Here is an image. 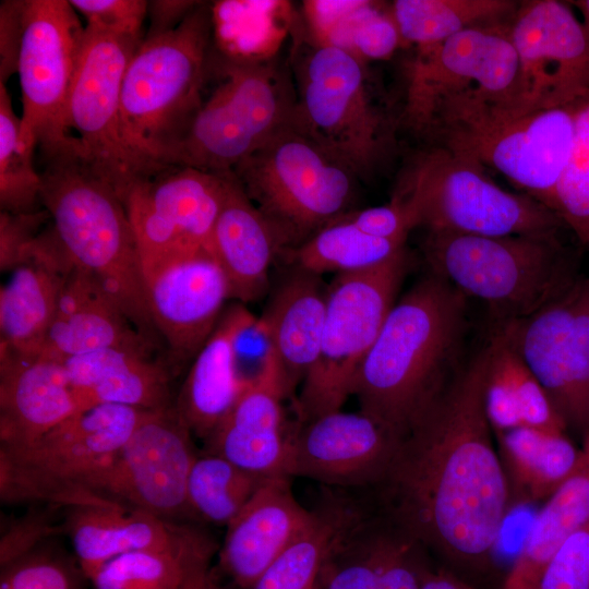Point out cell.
Returning <instances> with one entry per match:
<instances>
[{
	"mask_svg": "<svg viewBox=\"0 0 589 589\" xmlns=\"http://www.w3.org/2000/svg\"><path fill=\"white\" fill-rule=\"evenodd\" d=\"M483 345L399 436L382 480L365 490L396 526L460 566H481L512 501L483 400Z\"/></svg>",
	"mask_w": 589,
	"mask_h": 589,
	"instance_id": "cell-1",
	"label": "cell"
},
{
	"mask_svg": "<svg viewBox=\"0 0 589 589\" xmlns=\"http://www.w3.org/2000/svg\"><path fill=\"white\" fill-rule=\"evenodd\" d=\"M467 298L433 273L390 310L356 375L360 410L400 436L465 363Z\"/></svg>",
	"mask_w": 589,
	"mask_h": 589,
	"instance_id": "cell-2",
	"label": "cell"
},
{
	"mask_svg": "<svg viewBox=\"0 0 589 589\" xmlns=\"http://www.w3.org/2000/svg\"><path fill=\"white\" fill-rule=\"evenodd\" d=\"M40 157L41 205L70 257L94 276L135 328L163 350L122 195L93 165L67 148L41 152Z\"/></svg>",
	"mask_w": 589,
	"mask_h": 589,
	"instance_id": "cell-3",
	"label": "cell"
},
{
	"mask_svg": "<svg viewBox=\"0 0 589 589\" xmlns=\"http://www.w3.org/2000/svg\"><path fill=\"white\" fill-rule=\"evenodd\" d=\"M212 48V9L201 2L176 29L144 38L131 58L120 131L141 177L171 165L202 104Z\"/></svg>",
	"mask_w": 589,
	"mask_h": 589,
	"instance_id": "cell-4",
	"label": "cell"
},
{
	"mask_svg": "<svg viewBox=\"0 0 589 589\" xmlns=\"http://www.w3.org/2000/svg\"><path fill=\"white\" fill-rule=\"evenodd\" d=\"M582 100L521 112L476 97H455L435 110L422 137L501 173L555 212L556 190L570 157Z\"/></svg>",
	"mask_w": 589,
	"mask_h": 589,
	"instance_id": "cell-5",
	"label": "cell"
},
{
	"mask_svg": "<svg viewBox=\"0 0 589 589\" xmlns=\"http://www.w3.org/2000/svg\"><path fill=\"white\" fill-rule=\"evenodd\" d=\"M430 272L483 303L493 323L527 316L578 277L557 235L467 236L426 232Z\"/></svg>",
	"mask_w": 589,
	"mask_h": 589,
	"instance_id": "cell-6",
	"label": "cell"
},
{
	"mask_svg": "<svg viewBox=\"0 0 589 589\" xmlns=\"http://www.w3.org/2000/svg\"><path fill=\"white\" fill-rule=\"evenodd\" d=\"M231 172L277 233L284 253L353 211L359 178L296 119Z\"/></svg>",
	"mask_w": 589,
	"mask_h": 589,
	"instance_id": "cell-7",
	"label": "cell"
},
{
	"mask_svg": "<svg viewBox=\"0 0 589 589\" xmlns=\"http://www.w3.org/2000/svg\"><path fill=\"white\" fill-rule=\"evenodd\" d=\"M203 95L171 165L214 173L230 172L296 116V89L289 73L263 59L235 61L212 48Z\"/></svg>",
	"mask_w": 589,
	"mask_h": 589,
	"instance_id": "cell-8",
	"label": "cell"
},
{
	"mask_svg": "<svg viewBox=\"0 0 589 589\" xmlns=\"http://www.w3.org/2000/svg\"><path fill=\"white\" fill-rule=\"evenodd\" d=\"M292 69L296 122L358 178L372 176L394 152L396 124L376 101L366 62L310 39Z\"/></svg>",
	"mask_w": 589,
	"mask_h": 589,
	"instance_id": "cell-9",
	"label": "cell"
},
{
	"mask_svg": "<svg viewBox=\"0 0 589 589\" xmlns=\"http://www.w3.org/2000/svg\"><path fill=\"white\" fill-rule=\"evenodd\" d=\"M395 197L409 207L416 228L432 233L544 236L564 226L548 206L504 190L481 166L441 146L416 158Z\"/></svg>",
	"mask_w": 589,
	"mask_h": 589,
	"instance_id": "cell-10",
	"label": "cell"
},
{
	"mask_svg": "<svg viewBox=\"0 0 589 589\" xmlns=\"http://www.w3.org/2000/svg\"><path fill=\"white\" fill-rule=\"evenodd\" d=\"M407 248L370 269L337 274L327 305L317 359L296 402L299 422L341 410L363 360L375 342L409 271Z\"/></svg>",
	"mask_w": 589,
	"mask_h": 589,
	"instance_id": "cell-11",
	"label": "cell"
},
{
	"mask_svg": "<svg viewBox=\"0 0 589 589\" xmlns=\"http://www.w3.org/2000/svg\"><path fill=\"white\" fill-rule=\"evenodd\" d=\"M509 24L469 28L417 49L407 70L400 124L422 137L435 110L461 96L515 108L518 61Z\"/></svg>",
	"mask_w": 589,
	"mask_h": 589,
	"instance_id": "cell-12",
	"label": "cell"
},
{
	"mask_svg": "<svg viewBox=\"0 0 589 589\" xmlns=\"http://www.w3.org/2000/svg\"><path fill=\"white\" fill-rule=\"evenodd\" d=\"M143 40L85 26L62 118V142L57 146L87 160L122 197L141 177L121 137L120 98L125 70Z\"/></svg>",
	"mask_w": 589,
	"mask_h": 589,
	"instance_id": "cell-13",
	"label": "cell"
},
{
	"mask_svg": "<svg viewBox=\"0 0 589 589\" xmlns=\"http://www.w3.org/2000/svg\"><path fill=\"white\" fill-rule=\"evenodd\" d=\"M545 389L566 426L589 430V279L533 313L493 323Z\"/></svg>",
	"mask_w": 589,
	"mask_h": 589,
	"instance_id": "cell-14",
	"label": "cell"
},
{
	"mask_svg": "<svg viewBox=\"0 0 589 589\" xmlns=\"http://www.w3.org/2000/svg\"><path fill=\"white\" fill-rule=\"evenodd\" d=\"M225 182L226 172L169 165L131 183L123 201L144 275L208 248Z\"/></svg>",
	"mask_w": 589,
	"mask_h": 589,
	"instance_id": "cell-15",
	"label": "cell"
},
{
	"mask_svg": "<svg viewBox=\"0 0 589 589\" xmlns=\"http://www.w3.org/2000/svg\"><path fill=\"white\" fill-rule=\"evenodd\" d=\"M192 435L175 404L152 410L85 484L123 506L164 519L188 512V479L197 457Z\"/></svg>",
	"mask_w": 589,
	"mask_h": 589,
	"instance_id": "cell-16",
	"label": "cell"
},
{
	"mask_svg": "<svg viewBox=\"0 0 589 589\" xmlns=\"http://www.w3.org/2000/svg\"><path fill=\"white\" fill-rule=\"evenodd\" d=\"M85 26L65 0H26L17 74L22 137L39 151L62 142V118L82 52Z\"/></svg>",
	"mask_w": 589,
	"mask_h": 589,
	"instance_id": "cell-17",
	"label": "cell"
},
{
	"mask_svg": "<svg viewBox=\"0 0 589 589\" xmlns=\"http://www.w3.org/2000/svg\"><path fill=\"white\" fill-rule=\"evenodd\" d=\"M509 37L518 61L516 110L557 108L589 96V40L568 3L519 2Z\"/></svg>",
	"mask_w": 589,
	"mask_h": 589,
	"instance_id": "cell-18",
	"label": "cell"
},
{
	"mask_svg": "<svg viewBox=\"0 0 589 589\" xmlns=\"http://www.w3.org/2000/svg\"><path fill=\"white\" fill-rule=\"evenodd\" d=\"M338 522L317 589H420L423 548L361 490L337 489Z\"/></svg>",
	"mask_w": 589,
	"mask_h": 589,
	"instance_id": "cell-19",
	"label": "cell"
},
{
	"mask_svg": "<svg viewBox=\"0 0 589 589\" xmlns=\"http://www.w3.org/2000/svg\"><path fill=\"white\" fill-rule=\"evenodd\" d=\"M151 316L173 377L185 370L215 330L230 297L229 283L207 249L145 275Z\"/></svg>",
	"mask_w": 589,
	"mask_h": 589,
	"instance_id": "cell-20",
	"label": "cell"
},
{
	"mask_svg": "<svg viewBox=\"0 0 589 589\" xmlns=\"http://www.w3.org/2000/svg\"><path fill=\"white\" fill-rule=\"evenodd\" d=\"M289 435L287 476L328 488L368 490L384 477L399 436L362 412L341 410L299 422Z\"/></svg>",
	"mask_w": 589,
	"mask_h": 589,
	"instance_id": "cell-21",
	"label": "cell"
},
{
	"mask_svg": "<svg viewBox=\"0 0 589 589\" xmlns=\"http://www.w3.org/2000/svg\"><path fill=\"white\" fill-rule=\"evenodd\" d=\"M74 266L51 220L1 286L0 350L40 353L62 286Z\"/></svg>",
	"mask_w": 589,
	"mask_h": 589,
	"instance_id": "cell-22",
	"label": "cell"
},
{
	"mask_svg": "<svg viewBox=\"0 0 589 589\" xmlns=\"http://www.w3.org/2000/svg\"><path fill=\"white\" fill-rule=\"evenodd\" d=\"M313 510L294 497L289 477L266 478L235 518L219 551V568L240 589L265 569L311 522Z\"/></svg>",
	"mask_w": 589,
	"mask_h": 589,
	"instance_id": "cell-23",
	"label": "cell"
},
{
	"mask_svg": "<svg viewBox=\"0 0 589 589\" xmlns=\"http://www.w3.org/2000/svg\"><path fill=\"white\" fill-rule=\"evenodd\" d=\"M80 411L63 361L0 350L1 446L28 447Z\"/></svg>",
	"mask_w": 589,
	"mask_h": 589,
	"instance_id": "cell-24",
	"label": "cell"
},
{
	"mask_svg": "<svg viewBox=\"0 0 589 589\" xmlns=\"http://www.w3.org/2000/svg\"><path fill=\"white\" fill-rule=\"evenodd\" d=\"M106 348L163 356L160 348L135 328L98 280L75 264L62 286L39 354L63 361Z\"/></svg>",
	"mask_w": 589,
	"mask_h": 589,
	"instance_id": "cell-25",
	"label": "cell"
},
{
	"mask_svg": "<svg viewBox=\"0 0 589 589\" xmlns=\"http://www.w3.org/2000/svg\"><path fill=\"white\" fill-rule=\"evenodd\" d=\"M287 392L278 369L244 388L205 441L208 453L264 478L287 476L289 435L283 400Z\"/></svg>",
	"mask_w": 589,
	"mask_h": 589,
	"instance_id": "cell-26",
	"label": "cell"
},
{
	"mask_svg": "<svg viewBox=\"0 0 589 589\" xmlns=\"http://www.w3.org/2000/svg\"><path fill=\"white\" fill-rule=\"evenodd\" d=\"M151 411L97 405L68 418L28 447L0 448L86 486L87 478L109 461Z\"/></svg>",
	"mask_w": 589,
	"mask_h": 589,
	"instance_id": "cell-27",
	"label": "cell"
},
{
	"mask_svg": "<svg viewBox=\"0 0 589 589\" xmlns=\"http://www.w3.org/2000/svg\"><path fill=\"white\" fill-rule=\"evenodd\" d=\"M207 250L226 274L231 299L240 303L254 302L266 293L271 266L284 253L277 233L231 171L226 172Z\"/></svg>",
	"mask_w": 589,
	"mask_h": 589,
	"instance_id": "cell-28",
	"label": "cell"
},
{
	"mask_svg": "<svg viewBox=\"0 0 589 589\" xmlns=\"http://www.w3.org/2000/svg\"><path fill=\"white\" fill-rule=\"evenodd\" d=\"M63 363L83 410L104 404L158 410L175 404L173 376L160 354L106 348Z\"/></svg>",
	"mask_w": 589,
	"mask_h": 589,
	"instance_id": "cell-29",
	"label": "cell"
},
{
	"mask_svg": "<svg viewBox=\"0 0 589 589\" xmlns=\"http://www.w3.org/2000/svg\"><path fill=\"white\" fill-rule=\"evenodd\" d=\"M291 267L261 315L288 396L302 385L317 359L328 288L320 275Z\"/></svg>",
	"mask_w": 589,
	"mask_h": 589,
	"instance_id": "cell-30",
	"label": "cell"
},
{
	"mask_svg": "<svg viewBox=\"0 0 589 589\" xmlns=\"http://www.w3.org/2000/svg\"><path fill=\"white\" fill-rule=\"evenodd\" d=\"M71 509L65 529L88 578L121 554L179 548L189 528L123 505Z\"/></svg>",
	"mask_w": 589,
	"mask_h": 589,
	"instance_id": "cell-31",
	"label": "cell"
},
{
	"mask_svg": "<svg viewBox=\"0 0 589 589\" xmlns=\"http://www.w3.org/2000/svg\"><path fill=\"white\" fill-rule=\"evenodd\" d=\"M243 303L228 305L215 330L195 356L175 400L192 434L206 441L232 409L245 386L232 357V335Z\"/></svg>",
	"mask_w": 589,
	"mask_h": 589,
	"instance_id": "cell-32",
	"label": "cell"
},
{
	"mask_svg": "<svg viewBox=\"0 0 589 589\" xmlns=\"http://www.w3.org/2000/svg\"><path fill=\"white\" fill-rule=\"evenodd\" d=\"M589 522V430L573 472L533 518L501 589H537L557 548Z\"/></svg>",
	"mask_w": 589,
	"mask_h": 589,
	"instance_id": "cell-33",
	"label": "cell"
},
{
	"mask_svg": "<svg viewBox=\"0 0 589 589\" xmlns=\"http://www.w3.org/2000/svg\"><path fill=\"white\" fill-rule=\"evenodd\" d=\"M508 481L518 501H545L573 472L580 448L565 433L519 426L494 434Z\"/></svg>",
	"mask_w": 589,
	"mask_h": 589,
	"instance_id": "cell-34",
	"label": "cell"
},
{
	"mask_svg": "<svg viewBox=\"0 0 589 589\" xmlns=\"http://www.w3.org/2000/svg\"><path fill=\"white\" fill-rule=\"evenodd\" d=\"M390 11L402 45L417 49L442 43L462 31L512 21L513 0H395Z\"/></svg>",
	"mask_w": 589,
	"mask_h": 589,
	"instance_id": "cell-35",
	"label": "cell"
},
{
	"mask_svg": "<svg viewBox=\"0 0 589 589\" xmlns=\"http://www.w3.org/2000/svg\"><path fill=\"white\" fill-rule=\"evenodd\" d=\"M406 249L405 240L382 239L361 231L346 215L283 256L290 266L322 275L356 273L378 266Z\"/></svg>",
	"mask_w": 589,
	"mask_h": 589,
	"instance_id": "cell-36",
	"label": "cell"
},
{
	"mask_svg": "<svg viewBox=\"0 0 589 589\" xmlns=\"http://www.w3.org/2000/svg\"><path fill=\"white\" fill-rule=\"evenodd\" d=\"M215 549L211 538L189 527L179 548L121 554L89 579L95 589H178L191 562Z\"/></svg>",
	"mask_w": 589,
	"mask_h": 589,
	"instance_id": "cell-37",
	"label": "cell"
},
{
	"mask_svg": "<svg viewBox=\"0 0 589 589\" xmlns=\"http://www.w3.org/2000/svg\"><path fill=\"white\" fill-rule=\"evenodd\" d=\"M338 516L337 490L328 488L313 509V518L308 527L265 569L252 589H313Z\"/></svg>",
	"mask_w": 589,
	"mask_h": 589,
	"instance_id": "cell-38",
	"label": "cell"
},
{
	"mask_svg": "<svg viewBox=\"0 0 589 589\" xmlns=\"http://www.w3.org/2000/svg\"><path fill=\"white\" fill-rule=\"evenodd\" d=\"M265 479L219 455L197 456L187 485L189 510L215 525L227 526Z\"/></svg>",
	"mask_w": 589,
	"mask_h": 589,
	"instance_id": "cell-39",
	"label": "cell"
},
{
	"mask_svg": "<svg viewBox=\"0 0 589 589\" xmlns=\"http://www.w3.org/2000/svg\"><path fill=\"white\" fill-rule=\"evenodd\" d=\"M21 117L0 83V209L12 214L43 208L40 173L34 166L36 146L22 137Z\"/></svg>",
	"mask_w": 589,
	"mask_h": 589,
	"instance_id": "cell-40",
	"label": "cell"
},
{
	"mask_svg": "<svg viewBox=\"0 0 589 589\" xmlns=\"http://www.w3.org/2000/svg\"><path fill=\"white\" fill-rule=\"evenodd\" d=\"M0 498L5 504L46 503L71 508L121 505L0 448Z\"/></svg>",
	"mask_w": 589,
	"mask_h": 589,
	"instance_id": "cell-41",
	"label": "cell"
},
{
	"mask_svg": "<svg viewBox=\"0 0 589 589\" xmlns=\"http://www.w3.org/2000/svg\"><path fill=\"white\" fill-rule=\"evenodd\" d=\"M322 45L349 51L368 63L390 58L402 41L390 5L359 0Z\"/></svg>",
	"mask_w": 589,
	"mask_h": 589,
	"instance_id": "cell-42",
	"label": "cell"
},
{
	"mask_svg": "<svg viewBox=\"0 0 589 589\" xmlns=\"http://www.w3.org/2000/svg\"><path fill=\"white\" fill-rule=\"evenodd\" d=\"M555 212L589 249V96L577 111L573 148L556 190Z\"/></svg>",
	"mask_w": 589,
	"mask_h": 589,
	"instance_id": "cell-43",
	"label": "cell"
},
{
	"mask_svg": "<svg viewBox=\"0 0 589 589\" xmlns=\"http://www.w3.org/2000/svg\"><path fill=\"white\" fill-rule=\"evenodd\" d=\"M231 347L237 375L245 387L278 369L266 324L244 305L232 335Z\"/></svg>",
	"mask_w": 589,
	"mask_h": 589,
	"instance_id": "cell-44",
	"label": "cell"
},
{
	"mask_svg": "<svg viewBox=\"0 0 589 589\" xmlns=\"http://www.w3.org/2000/svg\"><path fill=\"white\" fill-rule=\"evenodd\" d=\"M73 9L84 16L87 27L125 38L144 39L143 24L148 1L143 0H71Z\"/></svg>",
	"mask_w": 589,
	"mask_h": 589,
	"instance_id": "cell-45",
	"label": "cell"
},
{
	"mask_svg": "<svg viewBox=\"0 0 589 589\" xmlns=\"http://www.w3.org/2000/svg\"><path fill=\"white\" fill-rule=\"evenodd\" d=\"M537 589H589V522L557 548Z\"/></svg>",
	"mask_w": 589,
	"mask_h": 589,
	"instance_id": "cell-46",
	"label": "cell"
},
{
	"mask_svg": "<svg viewBox=\"0 0 589 589\" xmlns=\"http://www.w3.org/2000/svg\"><path fill=\"white\" fill-rule=\"evenodd\" d=\"M51 223L46 208L31 213L0 212V269L11 272L37 236Z\"/></svg>",
	"mask_w": 589,
	"mask_h": 589,
	"instance_id": "cell-47",
	"label": "cell"
},
{
	"mask_svg": "<svg viewBox=\"0 0 589 589\" xmlns=\"http://www.w3.org/2000/svg\"><path fill=\"white\" fill-rule=\"evenodd\" d=\"M1 582L9 589H73V578L61 563L27 555L4 567Z\"/></svg>",
	"mask_w": 589,
	"mask_h": 589,
	"instance_id": "cell-48",
	"label": "cell"
},
{
	"mask_svg": "<svg viewBox=\"0 0 589 589\" xmlns=\"http://www.w3.org/2000/svg\"><path fill=\"white\" fill-rule=\"evenodd\" d=\"M361 231L382 239L405 240L416 228L409 207L398 197L385 205L352 211L346 215Z\"/></svg>",
	"mask_w": 589,
	"mask_h": 589,
	"instance_id": "cell-49",
	"label": "cell"
},
{
	"mask_svg": "<svg viewBox=\"0 0 589 589\" xmlns=\"http://www.w3.org/2000/svg\"><path fill=\"white\" fill-rule=\"evenodd\" d=\"M58 532V528L44 512H31L14 520L0 540L2 568L29 555L44 539Z\"/></svg>",
	"mask_w": 589,
	"mask_h": 589,
	"instance_id": "cell-50",
	"label": "cell"
},
{
	"mask_svg": "<svg viewBox=\"0 0 589 589\" xmlns=\"http://www.w3.org/2000/svg\"><path fill=\"white\" fill-rule=\"evenodd\" d=\"M26 0H4L0 3V83L17 73L25 29Z\"/></svg>",
	"mask_w": 589,
	"mask_h": 589,
	"instance_id": "cell-51",
	"label": "cell"
},
{
	"mask_svg": "<svg viewBox=\"0 0 589 589\" xmlns=\"http://www.w3.org/2000/svg\"><path fill=\"white\" fill-rule=\"evenodd\" d=\"M202 1H148V27L144 38L167 34L176 29Z\"/></svg>",
	"mask_w": 589,
	"mask_h": 589,
	"instance_id": "cell-52",
	"label": "cell"
},
{
	"mask_svg": "<svg viewBox=\"0 0 589 589\" xmlns=\"http://www.w3.org/2000/svg\"><path fill=\"white\" fill-rule=\"evenodd\" d=\"M212 556L213 553H208L192 561L178 589H226L211 568Z\"/></svg>",
	"mask_w": 589,
	"mask_h": 589,
	"instance_id": "cell-53",
	"label": "cell"
},
{
	"mask_svg": "<svg viewBox=\"0 0 589 589\" xmlns=\"http://www.w3.org/2000/svg\"><path fill=\"white\" fill-rule=\"evenodd\" d=\"M420 589H476L462 579L443 569L425 567Z\"/></svg>",
	"mask_w": 589,
	"mask_h": 589,
	"instance_id": "cell-54",
	"label": "cell"
},
{
	"mask_svg": "<svg viewBox=\"0 0 589 589\" xmlns=\"http://www.w3.org/2000/svg\"><path fill=\"white\" fill-rule=\"evenodd\" d=\"M569 3H573L581 13V24L589 40V0H576Z\"/></svg>",
	"mask_w": 589,
	"mask_h": 589,
	"instance_id": "cell-55",
	"label": "cell"
},
{
	"mask_svg": "<svg viewBox=\"0 0 589 589\" xmlns=\"http://www.w3.org/2000/svg\"><path fill=\"white\" fill-rule=\"evenodd\" d=\"M0 589H9L4 584H0Z\"/></svg>",
	"mask_w": 589,
	"mask_h": 589,
	"instance_id": "cell-56",
	"label": "cell"
},
{
	"mask_svg": "<svg viewBox=\"0 0 589 589\" xmlns=\"http://www.w3.org/2000/svg\"><path fill=\"white\" fill-rule=\"evenodd\" d=\"M313 589H317V587L315 586Z\"/></svg>",
	"mask_w": 589,
	"mask_h": 589,
	"instance_id": "cell-57",
	"label": "cell"
}]
</instances>
